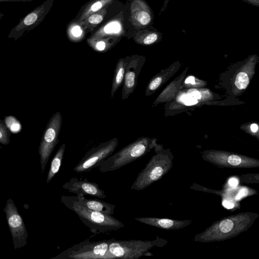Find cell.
Masks as SVG:
<instances>
[{"label": "cell", "mask_w": 259, "mask_h": 259, "mask_svg": "<svg viewBox=\"0 0 259 259\" xmlns=\"http://www.w3.org/2000/svg\"><path fill=\"white\" fill-rule=\"evenodd\" d=\"M258 174H256L255 175L251 174V175H244L246 178H244L242 176H239L240 178L239 179L241 180V181L243 182V183H258L259 180H258V177H256L255 178V176L257 175Z\"/></svg>", "instance_id": "29"}, {"label": "cell", "mask_w": 259, "mask_h": 259, "mask_svg": "<svg viewBox=\"0 0 259 259\" xmlns=\"http://www.w3.org/2000/svg\"><path fill=\"white\" fill-rule=\"evenodd\" d=\"M4 14L0 12V19H1L3 18V17H4Z\"/></svg>", "instance_id": "39"}, {"label": "cell", "mask_w": 259, "mask_h": 259, "mask_svg": "<svg viewBox=\"0 0 259 259\" xmlns=\"http://www.w3.org/2000/svg\"><path fill=\"white\" fill-rule=\"evenodd\" d=\"M187 95L197 100L201 98L200 93L196 89H191L189 90Z\"/></svg>", "instance_id": "31"}, {"label": "cell", "mask_w": 259, "mask_h": 259, "mask_svg": "<svg viewBox=\"0 0 259 259\" xmlns=\"http://www.w3.org/2000/svg\"><path fill=\"white\" fill-rule=\"evenodd\" d=\"M185 83L194 84L195 83V78L192 76L188 77L185 80Z\"/></svg>", "instance_id": "36"}, {"label": "cell", "mask_w": 259, "mask_h": 259, "mask_svg": "<svg viewBox=\"0 0 259 259\" xmlns=\"http://www.w3.org/2000/svg\"><path fill=\"white\" fill-rule=\"evenodd\" d=\"M202 158L221 168H251L259 167V160L240 154L223 151L205 152Z\"/></svg>", "instance_id": "8"}, {"label": "cell", "mask_w": 259, "mask_h": 259, "mask_svg": "<svg viewBox=\"0 0 259 259\" xmlns=\"http://www.w3.org/2000/svg\"><path fill=\"white\" fill-rule=\"evenodd\" d=\"M54 2V0H46L20 19L19 23L10 31L8 38L16 41L20 38L24 32L29 31L37 26L49 12Z\"/></svg>", "instance_id": "11"}, {"label": "cell", "mask_w": 259, "mask_h": 259, "mask_svg": "<svg viewBox=\"0 0 259 259\" xmlns=\"http://www.w3.org/2000/svg\"><path fill=\"white\" fill-rule=\"evenodd\" d=\"M63 189L76 195H90L98 198H106L104 191L99 188L96 183L88 181L86 178L80 180L72 178L62 186Z\"/></svg>", "instance_id": "13"}, {"label": "cell", "mask_w": 259, "mask_h": 259, "mask_svg": "<svg viewBox=\"0 0 259 259\" xmlns=\"http://www.w3.org/2000/svg\"><path fill=\"white\" fill-rule=\"evenodd\" d=\"M106 14L107 7L91 15L83 21L78 22V23L84 30L88 29L92 31L103 20Z\"/></svg>", "instance_id": "23"}, {"label": "cell", "mask_w": 259, "mask_h": 259, "mask_svg": "<svg viewBox=\"0 0 259 259\" xmlns=\"http://www.w3.org/2000/svg\"><path fill=\"white\" fill-rule=\"evenodd\" d=\"M131 10V21L137 29H142L152 23L154 18L152 11L144 0H134Z\"/></svg>", "instance_id": "14"}, {"label": "cell", "mask_w": 259, "mask_h": 259, "mask_svg": "<svg viewBox=\"0 0 259 259\" xmlns=\"http://www.w3.org/2000/svg\"><path fill=\"white\" fill-rule=\"evenodd\" d=\"M1 148H2V147H1V146H0V149H1Z\"/></svg>", "instance_id": "40"}, {"label": "cell", "mask_w": 259, "mask_h": 259, "mask_svg": "<svg viewBox=\"0 0 259 259\" xmlns=\"http://www.w3.org/2000/svg\"><path fill=\"white\" fill-rule=\"evenodd\" d=\"M144 60V57L142 56L133 55L130 56L122 85V100L127 99L135 91L137 85V78L143 65Z\"/></svg>", "instance_id": "12"}, {"label": "cell", "mask_w": 259, "mask_h": 259, "mask_svg": "<svg viewBox=\"0 0 259 259\" xmlns=\"http://www.w3.org/2000/svg\"><path fill=\"white\" fill-rule=\"evenodd\" d=\"M167 241L157 236L152 241L139 240H121L113 239L108 251L113 258L135 259L142 256L151 255L148 250L154 246L162 247Z\"/></svg>", "instance_id": "5"}, {"label": "cell", "mask_w": 259, "mask_h": 259, "mask_svg": "<svg viewBox=\"0 0 259 259\" xmlns=\"http://www.w3.org/2000/svg\"><path fill=\"white\" fill-rule=\"evenodd\" d=\"M249 82V79L247 74L244 72H240L237 75L235 81V84L239 90L245 89L247 88Z\"/></svg>", "instance_id": "27"}, {"label": "cell", "mask_w": 259, "mask_h": 259, "mask_svg": "<svg viewBox=\"0 0 259 259\" xmlns=\"http://www.w3.org/2000/svg\"><path fill=\"white\" fill-rule=\"evenodd\" d=\"M82 28L77 22H74L68 29L67 35L70 41L79 42L83 39Z\"/></svg>", "instance_id": "24"}, {"label": "cell", "mask_w": 259, "mask_h": 259, "mask_svg": "<svg viewBox=\"0 0 259 259\" xmlns=\"http://www.w3.org/2000/svg\"><path fill=\"white\" fill-rule=\"evenodd\" d=\"M258 217V213L252 212L225 217L196 234L193 240L195 242L209 243L232 239L246 231Z\"/></svg>", "instance_id": "1"}, {"label": "cell", "mask_w": 259, "mask_h": 259, "mask_svg": "<svg viewBox=\"0 0 259 259\" xmlns=\"http://www.w3.org/2000/svg\"><path fill=\"white\" fill-rule=\"evenodd\" d=\"M252 6L259 7V0H242Z\"/></svg>", "instance_id": "35"}, {"label": "cell", "mask_w": 259, "mask_h": 259, "mask_svg": "<svg viewBox=\"0 0 259 259\" xmlns=\"http://www.w3.org/2000/svg\"><path fill=\"white\" fill-rule=\"evenodd\" d=\"M115 37H106L97 39H89L87 42L95 51L105 53L113 47L118 42Z\"/></svg>", "instance_id": "20"}, {"label": "cell", "mask_w": 259, "mask_h": 259, "mask_svg": "<svg viewBox=\"0 0 259 259\" xmlns=\"http://www.w3.org/2000/svg\"><path fill=\"white\" fill-rule=\"evenodd\" d=\"M62 203L74 211L95 235L115 231L124 227L123 223L112 216L90 209L76 201L75 196L62 195Z\"/></svg>", "instance_id": "2"}, {"label": "cell", "mask_w": 259, "mask_h": 259, "mask_svg": "<svg viewBox=\"0 0 259 259\" xmlns=\"http://www.w3.org/2000/svg\"><path fill=\"white\" fill-rule=\"evenodd\" d=\"M113 238L91 242L87 239L62 251L55 259H113L108 251Z\"/></svg>", "instance_id": "6"}, {"label": "cell", "mask_w": 259, "mask_h": 259, "mask_svg": "<svg viewBox=\"0 0 259 259\" xmlns=\"http://www.w3.org/2000/svg\"><path fill=\"white\" fill-rule=\"evenodd\" d=\"M4 211L6 214L14 248L16 249L24 247L27 243L28 233L24 222L11 198L7 199Z\"/></svg>", "instance_id": "10"}, {"label": "cell", "mask_w": 259, "mask_h": 259, "mask_svg": "<svg viewBox=\"0 0 259 259\" xmlns=\"http://www.w3.org/2000/svg\"><path fill=\"white\" fill-rule=\"evenodd\" d=\"M223 205L228 209H232L235 206V204L233 201L230 200H224L222 202Z\"/></svg>", "instance_id": "33"}, {"label": "cell", "mask_w": 259, "mask_h": 259, "mask_svg": "<svg viewBox=\"0 0 259 259\" xmlns=\"http://www.w3.org/2000/svg\"><path fill=\"white\" fill-rule=\"evenodd\" d=\"M145 167L139 173L131 187L141 191L161 180L171 168L173 157L156 151Z\"/></svg>", "instance_id": "4"}, {"label": "cell", "mask_w": 259, "mask_h": 259, "mask_svg": "<svg viewBox=\"0 0 259 259\" xmlns=\"http://www.w3.org/2000/svg\"><path fill=\"white\" fill-rule=\"evenodd\" d=\"M228 184L232 187H235L238 184V180L235 178H231L228 180Z\"/></svg>", "instance_id": "34"}, {"label": "cell", "mask_w": 259, "mask_h": 259, "mask_svg": "<svg viewBox=\"0 0 259 259\" xmlns=\"http://www.w3.org/2000/svg\"><path fill=\"white\" fill-rule=\"evenodd\" d=\"M154 145L153 140L139 138L107 157L100 164L99 170L102 172L117 170L146 154Z\"/></svg>", "instance_id": "3"}, {"label": "cell", "mask_w": 259, "mask_h": 259, "mask_svg": "<svg viewBox=\"0 0 259 259\" xmlns=\"http://www.w3.org/2000/svg\"><path fill=\"white\" fill-rule=\"evenodd\" d=\"M66 145L63 144L56 152L52 160L48 172L46 182L49 183L59 171L64 157Z\"/></svg>", "instance_id": "22"}, {"label": "cell", "mask_w": 259, "mask_h": 259, "mask_svg": "<svg viewBox=\"0 0 259 259\" xmlns=\"http://www.w3.org/2000/svg\"><path fill=\"white\" fill-rule=\"evenodd\" d=\"M118 145V139L113 138L92 148L74 166L73 171L77 173L91 171L110 156Z\"/></svg>", "instance_id": "9"}, {"label": "cell", "mask_w": 259, "mask_h": 259, "mask_svg": "<svg viewBox=\"0 0 259 259\" xmlns=\"http://www.w3.org/2000/svg\"><path fill=\"white\" fill-rule=\"evenodd\" d=\"M33 0H0V3L2 2H32Z\"/></svg>", "instance_id": "37"}, {"label": "cell", "mask_w": 259, "mask_h": 259, "mask_svg": "<svg viewBox=\"0 0 259 259\" xmlns=\"http://www.w3.org/2000/svg\"><path fill=\"white\" fill-rule=\"evenodd\" d=\"M75 198L78 203L85 207L105 214L112 215L115 205L96 199H88L84 195H76Z\"/></svg>", "instance_id": "16"}, {"label": "cell", "mask_w": 259, "mask_h": 259, "mask_svg": "<svg viewBox=\"0 0 259 259\" xmlns=\"http://www.w3.org/2000/svg\"><path fill=\"white\" fill-rule=\"evenodd\" d=\"M134 219L140 223L167 231L179 230L192 223V221L188 220H177L155 217H140Z\"/></svg>", "instance_id": "15"}, {"label": "cell", "mask_w": 259, "mask_h": 259, "mask_svg": "<svg viewBox=\"0 0 259 259\" xmlns=\"http://www.w3.org/2000/svg\"><path fill=\"white\" fill-rule=\"evenodd\" d=\"M258 128V125L256 123H252L250 125V130L253 133H255L257 131Z\"/></svg>", "instance_id": "38"}, {"label": "cell", "mask_w": 259, "mask_h": 259, "mask_svg": "<svg viewBox=\"0 0 259 259\" xmlns=\"http://www.w3.org/2000/svg\"><path fill=\"white\" fill-rule=\"evenodd\" d=\"M130 59V56H126L124 58H120L116 63L111 84V98H113L117 90L122 85L126 68Z\"/></svg>", "instance_id": "17"}, {"label": "cell", "mask_w": 259, "mask_h": 259, "mask_svg": "<svg viewBox=\"0 0 259 259\" xmlns=\"http://www.w3.org/2000/svg\"><path fill=\"white\" fill-rule=\"evenodd\" d=\"M11 133L7 127L4 121L0 119V143L8 145L10 142Z\"/></svg>", "instance_id": "26"}, {"label": "cell", "mask_w": 259, "mask_h": 259, "mask_svg": "<svg viewBox=\"0 0 259 259\" xmlns=\"http://www.w3.org/2000/svg\"><path fill=\"white\" fill-rule=\"evenodd\" d=\"M180 100L187 106H191L196 104L198 100L190 97L187 94H184L180 97Z\"/></svg>", "instance_id": "30"}, {"label": "cell", "mask_w": 259, "mask_h": 259, "mask_svg": "<svg viewBox=\"0 0 259 259\" xmlns=\"http://www.w3.org/2000/svg\"><path fill=\"white\" fill-rule=\"evenodd\" d=\"M4 122L10 133L16 134L22 130V124L19 120L14 116L8 115L4 117Z\"/></svg>", "instance_id": "25"}, {"label": "cell", "mask_w": 259, "mask_h": 259, "mask_svg": "<svg viewBox=\"0 0 259 259\" xmlns=\"http://www.w3.org/2000/svg\"><path fill=\"white\" fill-rule=\"evenodd\" d=\"M121 31V25L118 21L114 20L107 24L89 39H97L106 37L119 36Z\"/></svg>", "instance_id": "21"}, {"label": "cell", "mask_w": 259, "mask_h": 259, "mask_svg": "<svg viewBox=\"0 0 259 259\" xmlns=\"http://www.w3.org/2000/svg\"><path fill=\"white\" fill-rule=\"evenodd\" d=\"M248 191L249 190L247 188H243L241 189L238 194L235 198V200H238L239 199L243 198V197L247 196V194H249Z\"/></svg>", "instance_id": "32"}, {"label": "cell", "mask_w": 259, "mask_h": 259, "mask_svg": "<svg viewBox=\"0 0 259 259\" xmlns=\"http://www.w3.org/2000/svg\"><path fill=\"white\" fill-rule=\"evenodd\" d=\"M162 37V33L155 29H141L134 35V40L139 45L149 46L159 41Z\"/></svg>", "instance_id": "19"}, {"label": "cell", "mask_w": 259, "mask_h": 259, "mask_svg": "<svg viewBox=\"0 0 259 259\" xmlns=\"http://www.w3.org/2000/svg\"><path fill=\"white\" fill-rule=\"evenodd\" d=\"M113 1L91 0L81 9L74 22L78 23L83 21L91 15L107 7L112 3Z\"/></svg>", "instance_id": "18"}, {"label": "cell", "mask_w": 259, "mask_h": 259, "mask_svg": "<svg viewBox=\"0 0 259 259\" xmlns=\"http://www.w3.org/2000/svg\"><path fill=\"white\" fill-rule=\"evenodd\" d=\"M62 124L61 114L57 111L50 118L44 131L38 147L41 174L44 172L50 157L59 142Z\"/></svg>", "instance_id": "7"}, {"label": "cell", "mask_w": 259, "mask_h": 259, "mask_svg": "<svg viewBox=\"0 0 259 259\" xmlns=\"http://www.w3.org/2000/svg\"><path fill=\"white\" fill-rule=\"evenodd\" d=\"M161 82L162 78L160 77H157L152 79L148 84L147 88V96L149 95L151 93H152V92L155 91L159 87Z\"/></svg>", "instance_id": "28"}]
</instances>
